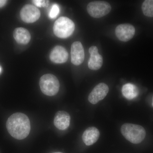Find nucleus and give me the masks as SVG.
Wrapping results in <instances>:
<instances>
[{
  "instance_id": "4468645a",
  "label": "nucleus",
  "mask_w": 153,
  "mask_h": 153,
  "mask_svg": "<svg viewBox=\"0 0 153 153\" xmlns=\"http://www.w3.org/2000/svg\"><path fill=\"white\" fill-rule=\"evenodd\" d=\"M13 37L19 44H27L31 40V35L27 29L22 27L17 28L13 32Z\"/></svg>"
},
{
  "instance_id": "423d86ee",
  "label": "nucleus",
  "mask_w": 153,
  "mask_h": 153,
  "mask_svg": "<svg viewBox=\"0 0 153 153\" xmlns=\"http://www.w3.org/2000/svg\"><path fill=\"white\" fill-rule=\"evenodd\" d=\"M41 16V12L35 6L25 5L20 11V17L23 22L33 23L38 21Z\"/></svg>"
},
{
  "instance_id": "6e6552de",
  "label": "nucleus",
  "mask_w": 153,
  "mask_h": 153,
  "mask_svg": "<svg viewBox=\"0 0 153 153\" xmlns=\"http://www.w3.org/2000/svg\"><path fill=\"white\" fill-rule=\"evenodd\" d=\"M135 29L133 25L129 24L118 25L115 29V34L119 40L123 42L130 41L133 38Z\"/></svg>"
},
{
  "instance_id": "9b49d317",
  "label": "nucleus",
  "mask_w": 153,
  "mask_h": 153,
  "mask_svg": "<svg viewBox=\"0 0 153 153\" xmlns=\"http://www.w3.org/2000/svg\"><path fill=\"white\" fill-rule=\"evenodd\" d=\"M68 54L65 48L61 46L54 47L49 55V58L53 63H63L68 60Z\"/></svg>"
},
{
  "instance_id": "ddd939ff",
  "label": "nucleus",
  "mask_w": 153,
  "mask_h": 153,
  "mask_svg": "<svg viewBox=\"0 0 153 153\" xmlns=\"http://www.w3.org/2000/svg\"><path fill=\"white\" fill-rule=\"evenodd\" d=\"M100 137L98 129L94 127L88 128L83 132L82 140L86 146L93 145L97 141Z\"/></svg>"
},
{
  "instance_id": "39448f33",
  "label": "nucleus",
  "mask_w": 153,
  "mask_h": 153,
  "mask_svg": "<svg viewBox=\"0 0 153 153\" xmlns=\"http://www.w3.org/2000/svg\"><path fill=\"white\" fill-rule=\"evenodd\" d=\"M109 3L103 1L91 2L88 5V13L91 16L94 18H100L106 16L111 10Z\"/></svg>"
},
{
  "instance_id": "f8f14e48",
  "label": "nucleus",
  "mask_w": 153,
  "mask_h": 153,
  "mask_svg": "<svg viewBox=\"0 0 153 153\" xmlns=\"http://www.w3.org/2000/svg\"><path fill=\"white\" fill-rule=\"evenodd\" d=\"M70 115L66 111H57L54 118V124L58 129L65 130L68 128L70 123Z\"/></svg>"
},
{
  "instance_id": "1a4fd4ad",
  "label": "nucleus",
  "mask_w": 153,
  "mask_h": 153,
  "mask_svg": "<svg viewBox=\"0 0 153 153\" xmlns=\"http://www.w3.org/2000/svg\"><path fill=\"white\" fill-rule=\"evenodd\" d=\"M71 62L75 66L82 64L84 60V48L81 42L76 41L72 44L71 48Z\"/></svg>"
},
{
  "instance_id": "aec40b11",
  "label": "nucleus",
  "mask_w": 153,
  "mask_h": 153,
  "mask_svg": "<svg viewBox=\"0 0 153 153\" xmlns=\"http://www.w3.org/2000/svg\"><path fill=\"white\" fill-rule=\"evenodd\" d=\"M152 106L153 107V97L152 99Z\"/></svg>"
},
{
  "instance_id": "6ab92c4d",
  "label": "nucleus",
  "mask_w": 153,
  "mask_h": 153,
  "mask_svg": "<svg viewBox=\"0 0 153 153\" xmlns=\"http://www.w3.org/2000/svg\"><path fill=\"white\" fill-rule=\"evenodd\" d=\"M7 1H6V0H0V8L4 6L5 5Z\"/></svg>"
},
{
  "instance_id": "0eeeda50",
  "label": "nucleus",
  "mask_w": 153,
  "mask_h": 153,
  "mask_svg": "<svg viewBox=\"0 0 153 153\" xmlns=\"http://www.w3.org/2000/svg\"><path fill=\"white\" fill-rule=\"evenodd\" d=\"M109 91V88L104 83L97 84L88 97V100L92 104H96L106 97Z\"/></svg>"
},
{
  "instance_id": "9d476101",
  "label": "nucleus",
  "mask_w": 153,
  "mask_h": 153,
  "mask_svg": "<svg viewBox=\"0 0 153 153\" xmlns=\"http://www.w3.org/2000/svg\"><path fill=\"white\" fill-rule=\"evenodd\" d=\"M88 52L90 54L88 63V68L92 70H98L103 64V58L99 53L98 48L96 46H91L89 48Z\"/></svg>"
},
{
  "instance_id": "a211bd4d",
  "label": "nucleus",
  "mask_w": 153,
  "mask_h": 153,
  "mask_svg": "<svg viewBox=\"0 0 153 153\" xmlns=\"http://www.w3.org/2000/svg\"><path fill=\"white\" fill-rule=\"evenodd\" d=\"M33 4L39 7H47L49 6V1L45 0H34Z\"/></svg>"
},
{
  "instance_id": "f03ea898",
  "label": "nucleus",
  "mask_w": 153,
  "mask_h": 153,
  "mask_svg": "<svg viewBox=\"0 0 153 153\" xmlns=\"http://www.w3.org/2000/svg\"><path fill=\"white\" fill-rule=\"evenodd\" d=\"M121 132L126 139L134 144L141 143L146 136L143 127L134 124H124L121 128Z\"/></svg>"
},
{
  "instance_id": "4be33fe9",
  "label": "nucleus",
  "mask_w": 153,
  "mask_h": 153,
  "mask_svg": "<svg viewBox=\"0 0 153 153\" xmlns=\"http://www.w3.org/2000/svg\"><path fill=\"white\" fill-rule=\"evenodd\" d=\"M61 153V152H55V153Z\"/></svg>"
},
{
  "instance_id": "412c9836",
  "label": "nucleus",
  "mask_w": 153,
  "mask_h": 153,
  "mask_svg": "<svg viewBox=\"0 0 153 153\" xmlns=\"http://www.w3.org/2000/svg\"><path fill=\"white\" fill-rule=\"evenodd\" d=\"M1 68L0 67V73H1Z\"/></svg>"
},
{
  "instance_id": "dca6fc26",
  "label": "nucleus",
  "mask_w": 153,
  "mask_h": 153,
  "mask_svg": "<svg viewBox=\"0 0 153 153\" xmlns=\"http://www.w3.org/2000/svg\"><path fill=\"white\" fill-rule=\"evenodd\" d=\"M143 13L146 16L153 17V0H146L142 5Z\"/></svg>"
},
{
  "instance_id": "20e7f679",
  "label": "nucleus",
  "mask_w": 153,
  "mask_h": 153,
  "mask_svg": "<svg viewBox=\"0 0 153 153\" xmlns=\"http://www.w3.org/2000/svg\"><path fill=\"white\" fill-rule=\"evenodd\" d=\"M39 85L42 92L45 95H56L60 88V83L56 76L52 74H45L40 78Z\"/></svg>"
},
{
  "instance_id": "f3484780",
  "label": "nucleus",
  "mask_w": 153,
  "mask_h": 153,
  "mask_svg": "<svg viewBox=\"0 0 153 153\" xmlns=\"http://www.w3.org/2000/svg\"><path fill=\"white\" fill-rule=\"evenodd\" d=\"M60 12V8L58 5L55 4L52 6L49 13V17L50 19H54L57 17Z\"/></svg>"
},
{
  "instance_id": "7ed1b4c3",
  "label": "nucleus",
  "mask_w": 153,
  "mask_h": 153,
  "mask_svg": "<svg viewBox=\"0 0 153 153\" xmlns=\"http://www.w3.org/2000/svg\"><path fill=\"white\" fill-rule=\"evenodd\" d=\"M75 25L71 19L66 17L57 19L53 26V32L55 36L60 38L70 37L74 33Z\"/></svg>"
},
{
  "instance_id": "2eb2a0df",
  "label": "nucleus",
  "mask_w": 153,
  "mask_h": 153,
  "mask_svg": "<svg viewBox=\"0 0 153 153\" xmlns=\"http://www.w3.org/2000/svg\"><path fill=\"white\" fill-rule=\"evenodd\" d=\"M122 92L123 96L127 99H134L138 95L139 91L137 87L132 83H128L125 84L122 88Z\"/></svg>"
},
{
  "instance_id": "f257e3e1",
  "label": "nucleus",
  "mask_w": 153,
  "mask_h": 153,
  "mask_svg": "<svg viewBox=\"0 0 153 153\" xmlns=\"http://www.w3.org/2000/svg\"><path fill=\"white\" fill-rule=\"evenodd\" d=\"M6 127L14 138L23 140L28 136L31 130L30 119L25 114L16 113L8 119Z\"/></svg>"
}]
</instances>
